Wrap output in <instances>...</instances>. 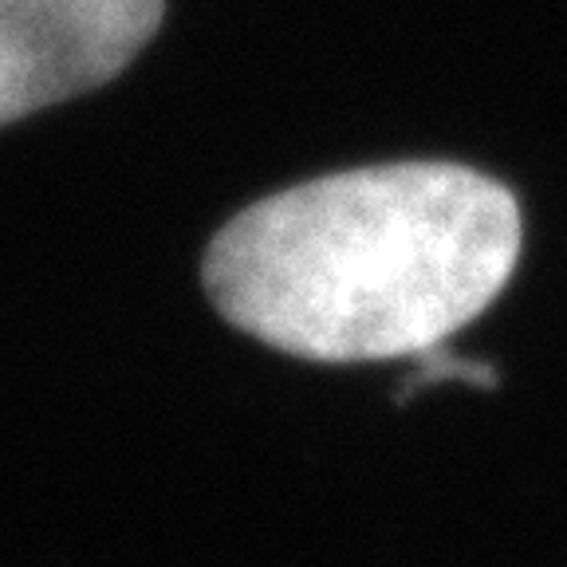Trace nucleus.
Listing matches in <instances>:
<instances>
[{
    "label": "nucleus",
    "mask_w": 567,
    "mask_h": 567,
    "mask_svg": "<svg viewBox=\"0 0 567 567\" xmlns=\"http://www.w3.org/2000/svg\"><path fill=\"white\" fill-rule=\"evenodd\" d=\"M520 205L450 162L331 174L237 213L205 252L233 328L316 363L434 351L505 292Z\"/></svg>",
    "instance_id": "f257e3e1"
},
{
    "label": "nucleus",
    "mask_w": 567,
    "mask_h": 567,
    "mask_svg": "<svg viewBox=\"0 0 567 567\" xmlns=\"http://www.w3.org/2000/svg\"><path fill=\"white\" fill-rule=\"evenodd\" d=\"M162 12L166 0H0V126L111 83Z\"/></svg>",
    "instance_id": "f03ea898"
}]
</instances>
